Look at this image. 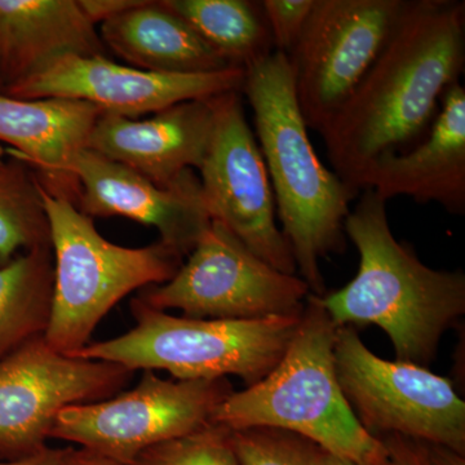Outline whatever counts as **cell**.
Listing matches in <instances>:
<instances>
[{
    "label": "cell",
    "instance_id": "obj_4",
    "mask_svg": "<svg viewBox=\"0 0 465 465\" xmlns=\"http://www.w3.org/2000/svg\"><path fill=\"white\" fill-rule=\"evenodd\" d=\"M336 330L317 295L308 296L296 331L262 381L232 391L213 423L231 430L274 428L299 434L327 454L358 465H387L384 443L367 432L336 376Z\"/></svg>",
    "mask_w": 465,
    "mask_h": 465
},
{
    "label": "cell",
    "instance_id": "obj_15",
    "mask_svg": "<svg viewBox=\"0 0 465 465\" xmlns=\"http://www.w3.org/2000/svg\"><path fill=\"white\" fill-rule=\"evenodd\" d=\"M216 97L176 104L145 119L103 113L85 148L167 188L201 167L215 124Z\"/></svg>",
    "mask_w": 465,
    "mask_h": 465
},
{
    "label": "cell",
    "instance_id": "obj_19",
    "mask_svg": "<svg viewBox=\"0 0 465 465\" xmlns=\"http://www.w3.org/2000/svg\"><path fill=\"white\" fill-rule=\"evenodd\" d=\"M99 34L106 50L145 72L204 74L232 67L161 0L110 18Z\"/></svg>",
    "mask_w": 465,
    "mask_h": 465
},
{
    "label": "cell",
    "instance_id": "obj_5",
    "mask_svg": "<svg viewBox=\"0 0 465 465\" xmlns=\"http://www.w3.org/2000/svg\"><path fill=\"white\" fill-rule=\"evenodd\" d=\"M42 198L54 266L50 323L43 338L54 351L72 356L90 344L92 333L122 299L168 282L183 258L159 241L139 249L118 246L72 202L43 185Z\"/></svg>",
    "mask_w": 465,
    "mask_h": 465
},
{
    "label": "cell",
    "instance_id": "obj_8",
    "mask_svg": "<svg viewBox=\"0 0 465 465\" xmlns=\"http://www.w3.org/2000/svg\"><path fill=\"white\" fill-rule=\"evenodd\" d=\"M311 293L299 275L266 264L228 228L211 222L177 273L136 298L201 320H262L298 316Z\"/></svg>",
    "mask_w": 465,
    "mask_h": 465
},
{
    "label": "cell",
    "instance_id": "obj_31",
    "mask_svg": "<svg viewBox=\"0 0 465 465\" xmlns=\"http://www.w3.org/2000/svg\"><path fill=\"white\" fill-rule=\"evenodd\" d=\"M322 465H358V464L353 463V461L347 460V459L333 457V455H330V454H327V452H324Z\"/></svg>",
    "mask_w": 465,
    "mask_h": 465
},
{
    "label": "cell",
    "instance_id": "obj_21",
    "mask_svg": "<svg viewBox=\"0 0 465 465\" xmlns=\"http://www.w3.org/2000/svg\"><path fill=\"white\" fill-rule=\"evenodd\" d=\"M54 282L52 246L20 253L0 266V358L45 335Z\"/></svg>",
    "mask_w": 465,
    "mask_h": 465
},
{
    "label": "cell",
    "instance_id": "obj_3",
    "mask_svg": "<svg viewBox=\"0 0 465 465\" xmlns=\"http://www.w3.org/2000/svg\"><path fill=\"white\" fill-rule=\"evenodd\" d=\"M253 112L255 136L299 277L324 292L320 262L344 249L345 219L360 193L324 166L300 112L289 58L280 52L244 69L241 91Z\"/></svg>",
    "mask_w": 465,
    "mask_h": 465
},
{
    "label": "cell",
    "instance_id": "obj_29",
    "mask_svg": "<svg viewBox=\"0 0 465 465\" xmlns=\"http://www.w3.org/2000/svg\"><path fill=\"white\" fill-rule=\"evenodd\" d=\"M63 465H122L87 449L67 448Z\"/></svg>",
    "mask_w": 465,
    "mask_h": 465
},
{
    "label": "cell",
    "instance_id": "obj_18",
    "mask_svg": "<svg viewBox=\"0 0 465 465\" xmlns=\"http://www.w3.org/2000/svg\"><path fill=\"white\" fill-rule=\"evenodd\" d=\"M105 54L78 0H0L3 91L63 57Z\"/></svg>",
    "mask_w": 465,
    "mask_h": 465
},
{
    "label": "cell",
    "instance_id": "obj_7",
    "mask_svg": "<svg viewBox=\"0 0 465 465\" xmlns=\"http://www.w3.org/2000/svg\"><path fill=\"white\" fill-rule=\"evenodd\" d=\"M333 358L345 400L372 437H406L465 455V402L449 379L382 360L351 326L336 330Z\"/></svg>",
    "mask_w": 465,
    "mask_h": 465
},
{
    "label": "cell",
    "instance_id": "obj_10",
    "mask_svg": "<svg viewBox=\"0 0 465 465\" xmlns=\"http://www.w3.org/2000/svg\"><path fill=\"white\" fill-rule=\"evenodd\" d=\"M407 0H316L289 58L305 124L317 133L362 82L402 16Z\"/></svg>",
    "mask_w": 465,
    "mask_h": 465
},
{
    "label": "cell",
    "instance_id": "obj_12",
    "mask_svg": "<svg viewBox=\"0 0 465 465\" xmlns=\"http://www.w3.org/2000/svg\"><path fill=\"white\" fill-rule=\"evenodd\" d=\"M198 171L211 220L228 228L266 264L296 274L289 242L275 224L271 180L241 92L216 97L213 136Z\"/></svg>",
    "mask_w": 465,
    "mask_h": 465
},
{
    "label": "cell",
    "instance_id": "obj_6",
    "mask_svg": "<svg viewBox=\"0 0 465 465\" xmlns=\"http://www.w3.org/2000/svg\"><path fill=\"white\" fill-rule=\"evenodd\" d=\"M136 324L110 341L92 342L72 354L104 361L130 371H167L176 381H213L240 376L247 387L277 366L298 327L300 316L262 320H201L171 316L131 302Z\"/></svg>",
    "mask_w": 465,
    "mask_h": 465
},
{
    "label": "cell",
    "instance_id": "obj_11",
    "mask_svg": "<svg viewBox=\"0 0 465 465\" xmlns=\"http://www.w3.org/2000/svg\"><path fill=\"white\" fill-rule=\"evenodd\" d=\"M134 372L54 351L43 336L0 358V461L47 448L57 415L121 393Z\"/></svg>",
    "mask_w": 465,
    "mask_h": 465
},
{
    "label": "cell",
    "instance_id": "obj_14",
    "mask_svg": "<svg viewBox=\"0 0 465 465\" xmlns=\"http://www.w3.org/2000/svg\"><path fill=\"white\" fill-rule=\"evenodd\" d=\"M70 173L79 185L76 207L90 217L122 216L159 232V242L182 258L189 255L208 225L210 215L200 177L191 170L167 188L87 148L73 161Z\"/></svg>",
    "mask_w": 465,
    "mask_h": 465
},
{
    "label": "cell",
    "instance_id": "obj_20",
    "mask_svg": "<svg viewBox=\"0 0 465 465\" xmlns=\"http://www.w3.org/2000/svg\"><path fill=\"white\" fill-rule=\"evenodd\" d=\"M183 18L229 66L246 69L273 54L262 2L161 0Z\"/></svg>",
    "mask_w": 465,
    "mask_h": 465
},
{
    "label": "cell",
    "instance_id": "obj_32",
    "mask_svg": "<svg viewBox=\"0 0 465 465\" xmlns=\"http://www.w3.org/2000/svg\"><path fill=\"white\" fill-rule=\"evenodd\" d=\"M5 159H7V153H5V149H3L2 145H0V164L5 163Z\"/></svg>",
    "mask_w": 465,
    "mask_h": 465
},
{
    "label": "cell",
    "instance_id": "obj_1",
    "mask_svg": "<svg viewBox=\"0 0 465 465\" xmlns=\"http://www.w3.org/2000/svg\"><path fill=\"white\" fill-rule=\"evenodd\" d=\"M464 65L465 3L407 0L381 54L321 133L333 173L360 193L376 159L423 142Z\"/></svg>",
    "mask_w": 465,
    "mask_h": 465
},
{
    "label": "cell",
    "instance_id": "obj_33",
    "mask_svg": "<svg viewBox=\"0 0 465 465\" xmlns=\"http://www.w3.org/2000/svg\"><path fill=\"white\" fill-rule=\"evenodd\" d=\"M2 91H3V85H2V84H0V94H2Z\"/></svg>",
    "mask_w": 465,
    "mask_h": 465
},
{
    "label": "cell",
    "instance_id": "obj_2",
    "mask_svg": "<svg viewBox=\"0 0 465 465\" xmlns=\"http://www.w3.org/2000/svg\"><path fill=\"white\" fill-rule=\"evenodd\" d=\"M344 232L360 252V268L342 289L318 296L324 311L336 327H381L397 361L430 365L443 333L465 314V274L430 268L397 241L387 201L372 189L349 213Z\"/></svg>",
    "mask_w": 465,
    "mask_h": 465
},
{
    "label": "cell",
    "instance_id": "obj_17",
    "mask_svg": "<svg viewBox=\"0 0 465 465\" xmlns=\"http://www.w3.org/2000/svg\"><path fill=\"white\" fill-rule=\"evenodd\" d=\"M101 115L85 101L0 94V143L12 146L8 152L32 168L45 191L76 206L79 185L70 167Z\"/></svg>",
    "mask_w": 465,
    "mask_h": 465
},
{
    "label": "cell",
    "instance_id": "obj_28",
    "mask_svg": "<svg viewBox=\"0 0 465 465\" xmlns=\"http://www.w3.org/2000/svg\"><path fill=\"white\" fill-rule=\"evenodd\" d=\"M65 451L66 449H54L47 446L30 457L20 459V460L0 461V465H63Z\"/></svg>",
    "mask_w": 465,
    "mask_h": 465
},
{
    "label": "cell",
    "instance_id": "obj_22",
    "mask_svg": "<svg viewBox=\"0 0 465 465\" xmlns=\"http://www.w3.org/2000/svg\"><path fill=\"white\" fill-rule=\"evenodd\" d=\"M5 153L0 164V266L20 253L51 246L41 182L25 162Z\"/></svg>",
    "mask_w": 465,
    "mask_h": 465
},
{
    "label": "cell",
    "instance_id": "obj_26",
    "mask_svg": "<svg viewBox=\"0 0 465 465\" xmlns=\"http://www.w3.org/2000/svg\"><path fill=\"white\" fill-rule=\"evenodd\" d=\"M381 440L387 449V465H433L427 443L401 436H385Z\"/></svg>",
    "mask_w": 465,
    "mask_h": 465
},
{
    "label": "cell",
    "instance_id": "obj_23",
    "mask_svg": "<svg viewBox=\"0 0 465 465\" xmlns=\"http://www.w3.org/2000/svg\"><path fill=\"white\" fill-rule=\"evenodd\" d=\"M241 465H322L324 451L299 434L274 428L231 430Z\"/></svg>",
    "mask_w": 465,
    "mask_h": 465
},
{
    "label": "cell",
    "instance_id": "obj_9",
    "mask_svg": "<svg viewBox=\"0 0 465 465\" xmlns=\"http://www.w3.org/2000/svg\"><path fill=\"white\" fill-rule=\"evenodd\" d=\"M226 378L164 381L143 371L136 387L110 399L69 406L57 415L50 439L76 443L122 465L142 452L213 423L232 393Z\"/></svg>",
    "mask_w": 465,
    "mask_h": 465
},
{
    "label": "cell",
    "instance_id": "obj_13",
    "mask_svg": "<svg viewBox=\"0 0 465 465\" xmlns=\"http://www.w3.org/2000/svg\"><path fill=\"white\" fill-rule=\"evenodd\" d=\"M244 70L204 74H158L99 56H66L2 92L16 99L85 101L103 113L137 119L185 101L241 92Z\"/></svg>",
    "mask_w": 465,
    "mask_h": 465
},
{
    "label": "cell",
    "instance_id": "obj_30",
    "mask_svg": "<svg viewBox=\"0 0 465 465\" xmlns=\"http://www.w3.org/2000/svg\"><path fill=\"white\" fill-rule=\"evenodd\" d=\"M433 465H465L464 454L445 446L427 445Z\"/></svg>",
    "mask_w": 465,
    "mask_h": 465
},
{
    "label": "cell",
    "instance_id": "obj_27",
    "mask_svg": "<svg viewBox=\"0 0 465 465\" xmlns=\"http://www.w3.org/2000/svg\"><path fill=\"white\" fill-rule=\"evenodd\" d=\"M143 2L145 0H78L79 7L94 25L139 7Z\"/></svg>",
    "mask_w": 465,
    "mask_h": 465
},
{
    "label": "cell",
    "instance_id": "obj_25",
    "mask_svg": "<svg viewBox=\"0 0 465 465\" xmlns=\"http://www.w3.org/2000/svg\"><path fill=\"white\" fill-rule=\"evenodd\" d=\"M316 0H262L274 52L289 56L304 32Z\"/></svg>",
    "mask_w": 465,
    "mask_h": 465
},
{
    "label": "cell",
    "instance_id": "obj_24",
    "mask_svg": "<svg viewBox=\"0 0 465 465\" xmlns=\"http://www.w3.org/2000/svg\"><path fill=\"white\" fill-rule=\"evenodd\" d=\"M134 465H241L232 448L231 430L210 423L201 430L153 446Z\"/></svg>",
    "mask_w": 465,
    "mask_h": 465
},
{
    "label": "cell",
    "instance_id": "obj_16",
    "mask_svg": "<svg viewBox=\"0 0 465 465\" xmlns=\"http://www.w3.org/2000/svg\"><path fill=\"white\" fill-rule=\"evenodd\" d=\"M388 202L410 197L439 203L450 213H465V90L455 84L440 101L430 134L402 154L376 159L360 182Z\"/></svg>",
    "mask_w": 465,
    "mask_h": 465
}]
</instances>
